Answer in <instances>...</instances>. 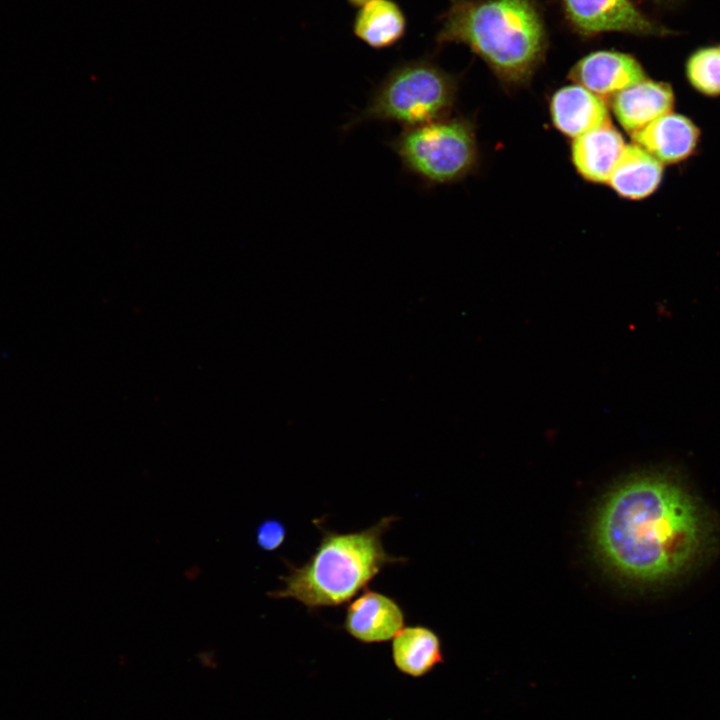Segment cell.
Returning <instances> with one entry per match:
<instances>
[{
  "instance_id": "obj_1",
  "label": "cell",
  "mask_w": 720,
  "mask_h": 720,
  "mask_svg": "<svg viewBox=\"0 0 720 720\" xmlns=\"http://www.w3.org/2000/svg\"><path fill=\"white\" fill-rule=\"evenodd\" d=\"M602 557L627 578H671L695 559L704 540L702 513L676 481L643 475L626 481L603 503L594 528Z\"/></svg>"
},
{
  "instance_id": "obj_2",
  "label": "cell",
  "mask_w": 720,
  "mask_h": 720,
  "mask_svg": "<svg viewBox=\"0 0 720 720\" xmlns=\"http://www.w3.org/2000/svg\"><path fill=\"white\" fill-rule=\"evenodd\" d=\"M439 23L438 46H468L508 87L527 84L548 49V32L537 0H450Z\"/></svg>"
},
{
  "instance_id": "obj_3",
  "label": "cell",
  "mask_w": 720,
  "mask_h": 720,
  "mask_svg": "<svg viewBox=\"0 0 720 720\" xmlns=\"http://www.w3.org/2000/svg\"><path fill=\"white\" fill-rule=\"evenodd\" d=\"M397 520L390 515L368 528L347 533L321 527L322 537L310 558L301 566L284 560L288 574L279 577L283 587L269 591L267 596L295 600L309 611L351 601L385 566L408 561L390 555L383 545V535Z\"/></svg>"
},
{
  "instance_id": "obj_4",
  "label": "cell",
  "mask_w": 720,
  "mask_h": 720,
  "mask_svg": "<svg viewBox=\"0 0 720 720\" xmlns=\"http://www.w3.org/2000/svg\"><path fill=\"white\" fill-rule=\"evenodd\" d=\"M459 79L431 56L401 61L378 83L367 105L343 130L365 122L396 123L403 128L446 118L456 102Z\"/></svg>"
},
{
  "instance_id": "obj_5",
  "label": "cell",
  "mask_w": 720,
  "mask_h": 720,
  "mask_svg": "<svg viewBox=\"0 0 720 720\" xmlns=\"http://www.w3.org/2000/svg\"><path fill=\"white\" fill-rule=\"evenodd\" d=\"M387 144L403 171L427 188L461 181L478 164L475 126L465 117L448 116L403 128Z\"/></svg>"
},
{
  "instance_id": "obj_6",
  "label": "cell",
  "mask_w": 720,
  "mask_h": 720,
  "mask_svg": "<svg viewBox=\"0 0 720 720\" xmlns=\"http://www.w3.org/2000/svg\"><path fill=\"white\" fill-rule=\"evenodd\" d=\"M569 27L583 38L620 32L666 36L673 32L644 14L633 0H561Z\"/></svg>"
},
{
  "instance_id": "obj_7",
  "label": "cell",
  "mask_w": 720,
  "mask_h": 720,
  "mask_svg": "<svg viewBox=\"0 0 720 720\" xmlns=\"http://www.w3.org/2000/svg\"><path fill=\"white\" fill-rule=\"evenodd\" d=\"M405 626V612L393 597L365 589L350 601L342 628L363 644L391 641Z\"/></svg>"
},
{
  "instance_id": "obj_8",
  "label": "cell",
  "mask_w": 720,
  "mask_h": 720,
  "mask_svg": "<svg viewBox=\"0 0 720 720\" xmlns=\"http://www.w3.org/2000/svg\"><path fill=\"white\" fill-rule=\"evenodd\" d=\"M568 77L604 100L647 78L642 64L633 55L617 50L585 55L570 69Z\"/></svg>"
},
{
  "instance_id": "obj_9",
  "label": "cell",
  "mask_w": 720,
  "mask_h": 720,
  "mask_svg": "<svg viewBox=\"0 0 720 720\" xmlns=\"http://www.w3.org/2000/svg\"><path fill=\"white\" fill-rule=\"evenodd\" d=\"M631 136L662 164H677L695 154L701 131L692 119L671 111Z\"/></svg>"
},
{
  "instance_id": "obj_10",
  "label": "cell",
  "mask_w": 720,
  "mask_h": 720,
  "mask_svg": "<svg viewBox=\"0 0 720 720\" xmlns=\"http://www.w3.org/2000/svg\"><path fill=\"white\" fill-rule=\"evenodd\" d=\"M610 103L618 123L633 135L673 111L675 94L669 83L645 78L615 94Z\"/></svg>"
},
{
  "instance_id": "obj_11",
  "label": "cell",
  "mask_w": 720,
  "mask_h": 720,
  "mask_svg": "<svg viewBox=\"0 0 720 720\" xmlns=\"http://www.w3.org/2000/svg\"><path fill=\"white\" fill-rule=\"evenodd\" d=\"M550 115L555 128L573 139L610 122L605 100L578 84L553 94Z\"/></svg>"
},
{
  "instance_id": "obj_12",
  "label": "cell",
  "mask_w": 720,
  "mask_h": 720,
  "mask_svg": "<svg viewBox=\"0 0 720 720\" xmlns=\"http://www.w3.org/2000/svg\"><path fill=\"white\" fill-rule=\"evenodd\" d=\"M625 146L621 133L608 122L574 138L572 162L584 179L608 183Z\"/></svg>"
},
{
  "instance_id": "obj_13",
  "label": "cell",
  "mask_w": 720,
  "mask_h": 720,
  "mask_svg": "<svg viewBox=\"0 0 720 720\" xmlns=\"http://www.w3.org/2000/svg\"><path fill=\"white\" fill-rule=\"evenodd\" d=\"M391 658L401 674L422 678L444 662L441 639L430 627L404 626L391 640Z\"/></svg>"
},
{
  "instance_id": "obj_14",
  "label": "cell",
  "mask_w": 720,
  "mask_h": 720,
  "mask_svg": "<svg viewBox=\"0 0 720 720\" xmlns=\"http://www.w3.org/2000/svg\"><path fill=\"white\" fill-rule=\"evenodd\" d=\"M663 175V164L633 143L625 146L608 184L622 198L642 200L659 188Z\"/></svg>"
},
{
  "instance_id": "obj_15",
  "label": "cell",
  "mask_w": 720,
  "mask_h": 720,
  "mask_svg": "<svg viewBox=\"0 0 720 720\" xmlns=\"http://www.w3.org/2000/svg\"><path fill=\"white\" fill-rule=\"evenodd\" d=\"M406 16L393 0H371L356 12L352 30L354 35L373 49L396 45L405 35Z\"/></svg>"
},
{
  "instance_id": "obj_16",
  "label": "cell",
  "mask_w": 720,
  "mask_h": 720,
  "mask_svg": "<svg viewBox=\"0 0 720 720\" xmlns=\"http://www.w3.org/2000/svg\"><path fill=\"white\" fill-rule=\"evenodd\" d=\"M689 85L706 97H720V44L695 49L686 59Z\"/></svg>"
},
{
  "instance_id": "obj_17",
  "label": "cell",
  "mask_w": 720,
  "mask_h": 720,
  "mask_svg": "<svg viewBox=\"0 0 720 720\" xmlns=\"http://www.w3.org/2000/svg\"><path fill=\"white\" fill-rule=\"evenodd\" d=\"M287 529L285 524L276 518H267L256 528L255 540L257 546L265 552L279 549L285 542Z\"/></svg>"
},
{
  "instance_id": "obj_18",
  "label": "cell",
  "mask_w": 720,
  "mask_h": 720,
  "mask_svg": "<svg viewBox=\"0 0 720 720\" xmlns=\"http://www.w3.org/2000/svg\"><path fill=\"white\" fill-rule=\"evenodd\" d=\"M352 6H362L371 0H346Z\"/></svg>"
},
{
  "instance_id": "obj_19",
  "label": "cell",
  "mask_w": 720,
  "mask_h": 720,
  "mask_svg": "<svg viewBox=\"0 0 720 720\" xmlns=\"http://www.w3.org/2000/svg\"><path fill=\"white\" fill-rule=\"evenodd\" d=\"M657 1H659V2H667V1H671V0H657Z\"/></svg>"
}]
</instances>
